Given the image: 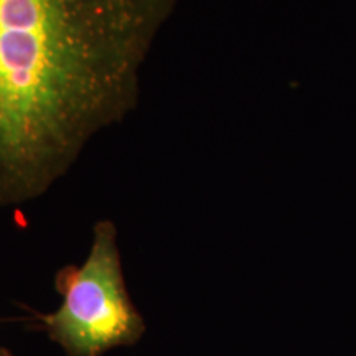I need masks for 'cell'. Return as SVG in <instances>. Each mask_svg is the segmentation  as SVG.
<instances>
[{"instance_id": "obj_1", "label": "cell", "mask_w": 356, "mask_h": 356, "mask_svg": "<svg viewBox=\"0 0 356 356\" xmlns=\"http://www.w3.org/2000/svg\"><path fill=\"white\" fill-rule=\"evenodd\" d=\"M180 0H0V208L48 193L140 101Z\"/></svg>"}, {"instance_id": "obj_2", "label": "cell", "mask_w": 356, "mask_h": 356, "mask_svg": "<svg viewBox=\"0 0 356 356\" xmlns=\"http://www.w3.org/2000/svg\"><path fill=\"white\" fill-rule=\"evenodd\" d=\"M55 289L61 305L37 318L66 356H102L113 348L139 343L144 337V317L124 279L114 221H96L86 259L79 266L61 267Z\"/></svg>"}, {"instance_id": "obj_3", "label": "cell", "mask_w": 356, "mask_h": 356, "mask_svg": "<svg viewBox=\"0 0 356 356\" xmlns=\"http://www.w3.org/2000/svg\"><path fill=\"white\" fill-rule=\"evenodd\" d=\"M0 356H13L10 351H8L7 348H3V346H0Z\"/></svg>"}]
</instances>
